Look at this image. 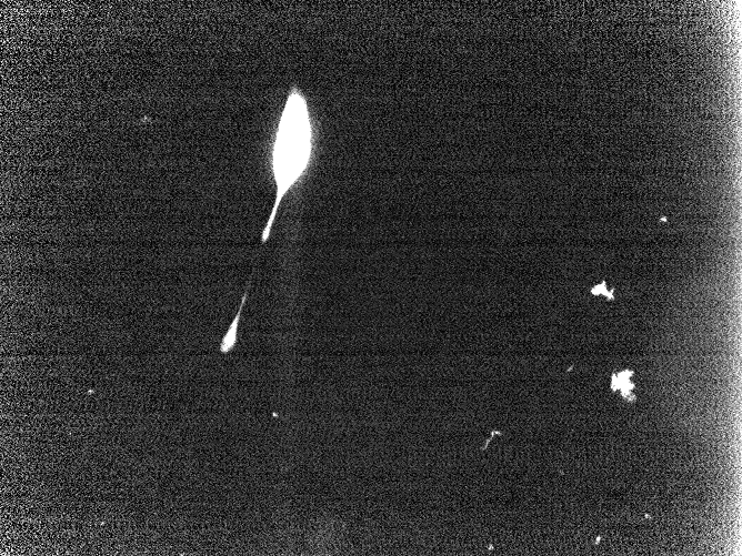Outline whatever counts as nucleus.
Wrapping results in <instances>:
<instances>
[{"instance_id": "f257e3e1", "label": "nucleus", "mask_w": 742, "mask_h": 556, "mask_svg": "<svg viewBox=\"0 0 742 556\" xmlns=\"http://www.w3.org/2000/svg\"><path fill=\"white\" fill-rule=\"evenodd\" d=\"M313 140L308 100L302 90L293 85L288 91L271 146L270 166L275 184V196L261 234L262 243L270 236L282 200L309 169Z\"/></svg>"}, {"instance_id": "f03ea898", "label": "nucleus", "mask_w": 742, "mask_h": 556, "mask_svg": "<svg viewBox=\"0 0 742 556\" xmlns=\"http://www.w3.org/2000/svg\"><path fill=\"white\" fill-rule=\"evenodd\" d=\"M247 295H248V290L243 294V297L241 300L240 307L238 310V313H237L235 317L230 323L227 333L224 334V336L221 340L220 353H222V354L229 353L234 347V345L237 343L238 325H239V321H240V317H241V312H242L244 302L247 300Z\"/></svg>"}]
</instances>
